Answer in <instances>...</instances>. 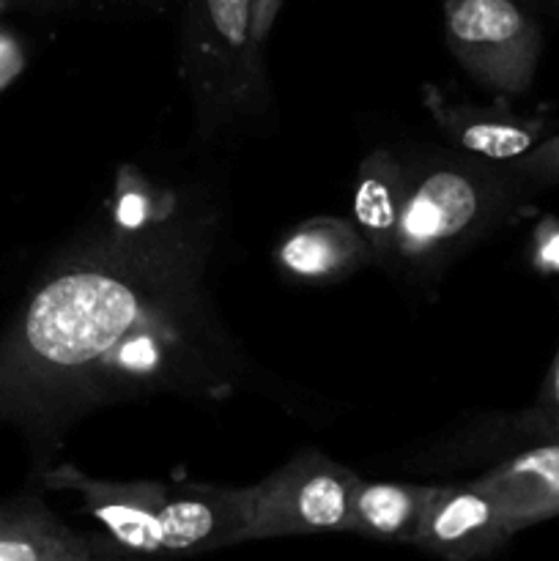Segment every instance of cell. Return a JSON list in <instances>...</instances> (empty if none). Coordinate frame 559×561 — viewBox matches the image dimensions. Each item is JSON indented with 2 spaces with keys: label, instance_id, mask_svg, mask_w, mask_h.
I'll return each mask as SVG.
<instances>
[{
  "label": "cell",
  "instance_id": "cell-1",
  "mask_svg": "<svg viewBox=\"0 0 559 561\" xmlns=\"http://www.w3.org/2000/svg\"><path fill=\"white\" fill-rule=\"evenodd\" d=\"M223 236L212 192L126 170L0 332V422L47 463L77 422L151 394H233L244 376L208 294Z\"/></svg>",
  "mask_w": 559,
  "mask_h": 561
},
{
  "label": "cell",
  "instance_id": "cell-2",
  "mask_svg": "<svg viewBox=\"0 0 559 561\" xmlns=\"http://www.w3.org/2000/svg\"><path fill=\"white\" fill-rule=\"evenodd\" d=\"M42 482L49 491L75 493L99 535L135 557H197L244 542L239 488L102 480L69 463L44 469Z\"/></svg>",
  "mask_w": 559,
  "mask_h": 561
},
{
  "label": "cell",
  "instance_id": "cell-3",
  "mask_svg": "<svg viewBox=\"0 0 559 561\" xmlns=\"http://www.w3.org/2000/svg\"><path fill=\"white\" fill-rule=\"evenodd\" d=\"M526 190L507 164L475 157H433L411 164L392 255L406 266L433 268L488 236Z\"/></svg>",
  "mask_w": 559,
  "mask_h": 561
},
{
  "label": "cell",
  "instance_id": "cell-4",
  "mask_svg": "<svg viewBox=\"0 0 559 561\" xmlns=\"http://www.w3.org/2000/svg\"><path fill=\"white\" fill-rule=\"evenodd\" d=\"M252 0H190L181 27L179 69L203 137L255 121L269 104Z\"/></svg>",
  "mask_w": 559,
  "mask_h": 561
},
{
  "label": "cell",
  "instance_id": "cell-5",
  "mask_svg": "<svg viewBox=\"0 0 559 561\" xmlns=\"http://www.w3.org/2000/svg\"><path fill=\"white\" fill-rule=\"evenodd\" d=\"M362 477L329 455L305 449L255 485L239 488L244 542L349 531Z\"/></svg>",
  "mask_w": 559,
  "mask_h": 561
},
{
  "label": "cell",
  "instance_id": "cell-6",
  "mask_svg": "<svg viewBox=\"0 0 559 561\" xmlns=\"http://www.w3.org/2000/svg\"><path fill=\"white\" fill-rule=\"evenodd\" d=\"M447 47L460 69L497 96L532 88L543 31L521 0H444Z\"/></svg>",
  "mask_w": 559,
  "mask_h": 561
},
{
  "label": "cell",
  "instance_id": "cell-7",
  "mask_svg": "<svg viewBox=\"0 0 559 561\" xmlns=\"http://www.w3.org/2000/svg\"><path fill=\"white\" fill-rule=\"evenodd\" d=\"M513 531L499 504L475 480L431 485L411 546L442 561H482L502 551Z\"/></svg>",
  "mask_w": 559,
  "mask_h": 561
},
{
  "label": "cell",
  "instance_id": "cell-8",
  "mask_svg": "<svg viewBox=\"0 0 559 561\" xmlns=\"http://www.w3.org/2000/svg\"><path fill=\"white\" fill-rule=\"evenodd\" d=\"M425 107L438 131L466 157L493 164H510L546 140L548 124L540 115L513 113L504 104H471L444 99L436 88H425Z\"/></svg>",
  "mask_w": 559,
  "mask_h": 561
},
{
  "label": "cell",
  "instance_id": "cell-9",
  "mask_svg": "<svg viewBox=\"0 0 559 561\" xmlns=\"http://www.w3.org/2000/svg\"><path fill=\"white\" fill-rule=\"evenodd\" d=\"M274 261L285 277L321 285L351 277L376 261V252L351 219L310 217L280 241Z\"/></svg>",
  "mask_w": 559,
  "mask_h": 561
},
{
  "label": "cell",
  "instance_id": "cell-10",
  "mask_svg": "<svg viewBox=\"0 0 559 561\" xmlns=\"http://www.w3.org/2000/svg\"><path fill=\"white\" fill-rule=\"evenodd\" d=\"M475 482L491 493L513 535L559 518V444L524 449Z\"/></svg>",
  "mask_w": 559,
  "mask_h": 561
},
{
  "label": "cell",
  "instance_id": "cell-11",
  "mask_svg": "<svg viewBox=\"0 0 559 561\" xmlns=\"http://www.w3.org/2000/svg\"><path fill=\"white\" fill-rule=\"evenodd\" d=\"M91 535L66 526L36 493L0 502V561H91Z\"/></svg>",
  "mask_w": 559,
  "mask_h": 561
},
{
  "label": "cell",
  "instance_id": "cell-12",
  "mask_svg": "<svg viewBox=\"0 0 559 561\" xmlns=\"http://www.w3.org/2000/svg\"><path fill=\"white\" fill-rule=\"evenodd\" d=\"M411 164H406L389 148H378L360 164L354 186V219L367 244L376 252V261H389L398 233L400 208L406 201Z\"/></svg>",
  "mask_w": 559,
  "mask_h": 561
},
{
  "label": "cell",
  "instance_id": "cell-13",
  "mask_svg": "<svg viewBox=\"0 0 559 561\" xmlns=\"http://www.w3.org/2000/svg\"><path fill=\"white\" fill-rule=\"evenodd\" d=\"M427 488L406 482L360 480L351 504L349 535L367 537L378 542L411 546L425 507Z\"/></svg>",
  "mask_w": 559,
  "mask_h": 561
},
{
  "label": "cell",
  "instance_id": "cell-14",
  "mask_svg": "<svg viewBox=\"0 0 559 561\" xmlns=\"http://www.w3.org/2000/svg\"><path fill=\"white\" fill-rule=\"evenodd\" d=\"M510 173L529 192L543 186H559V135H548L529 153L507 164Z\"/></svg>",
  "mask_w": 559,
  "mask_h": 561
},
{
  "label": "cell",
  "instance_id": "cell-15",
  "mask_svg": "<svg viewBox=\"0 0 559 561\" xmlns=\"http://www.w3.org/2000/svg\"><path fill=\"white\" fill-rule=\"evenodd\" d=\"M25 47L20 38L0 27V91H5L25 71Z\"/></svg>",
  "mask_w": 559,
  "mask_h": 561
},
{
  "label": "cell",
  "instance_id": "cell-16",
  "mask_svg": "<svg viewBox=\"0 0 559 561\" xmlns=\"http://www.w3.org/2000/svg\"><path fill=\"white\" fill-rule=\"evenodd\" d=\"M283 3L285 0H252V33H255V42L261 44V47L266 44Z\"/></svg>",
  "mask_w": 559,
  "mask_h": 561
},
{
  "label": "cell",
  "instance_id": "cell-17",
  "mask_svg": "<svg viewBox=\"0 0 559 561\" xmlns=\"http://www.w3.org/2000/svg\"><path fill=\"white\" fill-rule=\"evenodd\" d=\"M535 414H559V348L557 354H554L546 378H543V389L540 398H537Z\"/></svg>",
  "mask_w": 559,
  "mask_h": 561
},
{
  "label": "cell",
  "instance_id": "cell-18",
  "mask_svg": "<svg viewBox=\"0 0 559 561\" xmlns=\"http://www.w3.org/2000/svg\"><path fill=\"white\" fill-rule=\"evenodd\" d=\"M526 427H529V433H535V436H540L543 442H554L559 444V414H526Z\"/></svg>",
  "mask_w": 559,
  "mask_h": 561
},
{
  "label": "cell",
  "instance_id": "cell-19",
  "mask_svg": "<svg viewBox=\"0 0 559 561\" xmlns=\"http://www.w3.org/2000/svg\"><path fill=\"white\" fill-rule=\"evenodd\" d=\"M537 263L548 272H559V230L557 233H548V239H540V247H537Z\"/></svg>",
  "mask_w": 559,
  "mask_h": 561
},
{
  "label": "cell",
  "instance_id": "cell-20",
  "mask_svg": "<svg viewBox=\"0 0 559 561\" xmlns=\"http://www.w3.org/2000/svg\"><path fill=\"white\" fill-rule=\"evenodd\" d=\"M80 0H11V5H22V9H33V11H69Z\"/></svg>",
  "mask_w": 559,
  "mask_h": 561
},
{
  "label": "cell",
  "instance_id": "cell-21",
  "mask_svg": "<svg viewBox=\"0 0 559 561\" xmlns=\"http://www.w3.org/2000/svg\"><path fill=\"white\" fill-rule=\"evenodd\" d=\"M99 540H102V546H104V557H107V561H157V559L135 557V553H126V551H121V548H115L113 542H107V540H104L102 535H99Z\"/></svg>",
  "mask_w": 559,
  "mask_h": 561
},
{
  "label": "cell",
  "instance_id": "cell-22",
  "mask_svg": "<svg viewBox=\"0 0 559 561\" xmlns=\"http://www.w3.org/2000/svg\"><path fill=\"white\" fill-rule=\"evenodd\" d=\"M91 542H93V559L91 561H107V557H104V546H102V540H99V535H91Z\"/></svg>",
  "mask_w": 559,
  "mask_h": 561
},
{
  "label": "cell",
  "instance_id": "cell-23",
  "mask_svg": "<svg viewBox=\"0 0 559 561\" xmlns=\"http://www.w3.org/2000/svg\"><path fill=\"white\" fill-rule=\"evenodd\" d=\"M93 3H162V0H93Z\"/></svg>",
  "mask_w": 559,
  "mask_h": 561
},
{
  "label": "cell",
  "instance_id": "cell-24",
  "mask_svg": "<svg viewBox=\"0 0 559 561\" xmlns=\"http://www.w3.org/2000/svg\"><path fill=\"white\" fill-rule=\"evenodd\" d=\"M9 5H11V0H0V11L9 9Z\"/></svg>",
  "mask_w": 559,
  "mask_h": 561
},
{
  "label": "cell",
  "instance_id": "cell-25",
  "mask_svg": "<svg viewBox=\"0 0 559 561\" xmlns=\"http://www.w3.org/2000/svg\"><path fill=\"white\" fill-rule=\"evenodd\" d=\"M548 3H554V5H559V0H548Z\"/></svg>",
  "mask_w": 559,
  "mask_h": 561
}]
</instances>
